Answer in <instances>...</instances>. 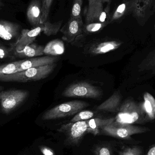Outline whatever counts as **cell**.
Instances as JSON below:
<instances>
[{
	"label": "cell",
	"mask_w": 155,
	"mask_h": 155,
	"mask_svg": "<svg viewBox=\"0 0 155 155\" xmlns=\"http://www.w3.org/2000/svg\"><path fill=\"white\" fill-rule=\"evenodd\" d=\"M114 122L123 124L133 125L148 122L143 108L130 100L125 101L119 107Z\"/></svg>",
	"instance_id": "obj_1"
},
{
	"label": "cell",
	"mask_w": 155,
	"mask_h": 155,
	"mask_svg": "<svg viewBox=\"0 0 155 155\" xmlns=\"http://www.w3.org/2000/svg\"><path fill=\"white\" fill-rule=\"evenodd\" d=\"M84 26L83 20L70 18L60 30L62 39L67 42H73L84 32Z\"/></svg>",
	"instance_id": "obj_10"
},
{
	"label": "cell",
	"mask_w": 155,
	"mask_h": 155,
	"mask_svg": "<svg viewBox=\"0 0 155 155\" xmlns=\"http://www.w3.org/2000/svg\"><path fill=\"white\" fill-rule=\"evenodd\" d=\"M143 109L146 116L148 120L155 118V99L148 93L144 95Z\"/></svg>",
	"instance_id": "obj_21"
},
{
	"label": "cell",
	"mask_w": 155,
	"mask_h": 155,
	"mask_svg": "<svg viewBox=\"0 0 155 155\" xmlns=\"http://www.w3.org/2000/svg\"><path fill=\"white\" fill-rule=\"evenodd\" d=\"M83 0H74L70 18L82 20L81 9Z\"/></svg>",
	"instance_id": "obj_26"
},
{
	"label": "cell",
	"mask_w": 155,
	"mask_h": 155,
	"mask_svg": "<svg viewBox=\"0 0 155 155\" xmlns=\"http://www.w3.org/2000/svg\"><path fill=\"white\" fill-rule=\"evenodd\" d=\"M119 155H143V150L137 146L127 147L122 149L119 152Z\"/></svg>",
	"instance_id": "obj_27"
},
{
	"label": "cell",
	"mask_w": 155,
	"mask_h": 155,
	"mask_svg": "<svg viewBox=\"0 0 155 155\" xmlns=\"http://www.w3.org/2000/svg\"><path fill=\"white\" fill-rule=\"evenodd\" d=\"M40 149L44 155H56L54 151L50 147L46 146H41Z\"/></svg>",
	"instance_id": "obj_31"
},
{
	"label": "cell",
	"mask_w": 155,
	"mask_h": 155,
	"mask_svg": "<svg viewBox=\"0 0 155 155\" xmlns=\"http://www.w3.org/2000/svg\"><path fill=\"white\" fill-rule=\"evenodd\" d=\"M151 11L153 15V14L155 12V0H152Z\"/></svg>",
	"instance_id": "obj_33"
},
{
	"label": "cell",
	"mask_w": 155,
	"mask_h": 155,
	"mask_svg": "<svg viewBox=\"0 0 155 155\" xmlns=\"http://www.w3.org/2000/svg\"><path fill=\"white\" fill-rule=\"evenodd\" d=\"M94 153L95 155H114L111 148L106 145L98 147Z\"/></svg>",
	"instance_id": "obj_29"
},
{
	"label": "cell",
	"mask_w": 155,
	"mask_h": 155,
	"mask_svg": "<svg viewBox=\"0 0 155 155\" xmlns=\"http://www.w3.org/2000/svg\"><path fill=\"white\" fill-rule=\"evenodd\" d=\"M21 60L0 65V81L5 76L17 72Z\"/></svg>",
	"instance_id": "obj_22"
},
{
	"label": "cell",
	"mask_w": 155,
	"mask_h": 155,
	"mask_svg": "<svg viewBox=\"0 0 155 155\" xmlns=\"http://www.w3.org/2000/svg\"><path fill=\"white\" fill-rule=\"evenodd\" d=\"M132 14L138 21L137 5L133 0H123L115 9L110 17V23L122 21L126 16Z\"/></svg>",
	"instance_id": "obj_9"
},
{
	"label": "cell",
	"mask_w": 155,
	"mask_h": 155,
	"mask_svg": "<svg viewBox=\"0 0 155 155\" xmlns=\"http://www.w3.org/2000/svg\"><path fill=\"white\" fill-rule=\"evenodd\" d=\"M3 3L2 2V1H1V0H0V10H1V9H2V7H3Z\"/></svg>",
	"instance_id": "obj_35"
},
{
	"label": "cell",
	"mask_w": 155,
	"mask_h": 155,
	"mask_svg": "<svg viewBox=\"0 0 155 155\" xmlns=\"http://www.w3.org/2000/svg\"><path fill=\"white\" fill-rule=\"evenodd\" d=\"M109 24L108 23L93 22L84 25V32L87 33L97 32L102 30L106 26Z\"/></svg>",
	"instance_id": "obj_24"
},
{
	"label": "cell",
	"mask_w": 155,
	"mask_h": 155,
	"mask_svg": "<svg viewBox=\"0 0 155 155\" xmlns=\"http://www.w3.org/2000/svg\"><path fill=\"white\" fill-rule=\"evenodd\" d=\"M11 56H12V55L11 48H7L0 45V59H4Z\"/></svg>",
	"instance_id": "obj_30"
},
{
	"label": "cell",
	"mask_w": 155,
	"mask_h": 155,
	"mask_svg": "<svg viewBox=\"0 0 155 155\" xmlns=\"http://www.w3.org/2000/svg\"><path fill=\"white\" fill-rule=\"evenodd\" d=\"M29 92L22 89H10L0 92V102L2 112L10 114L21 105L29 96Z\"/></svg>",
	"instance_id": "obj_5"
},
{
	"label": "cell",
	"mask_w": 155,
	"mask_h": 155,
	"mask_svg": "<svg viewBox=\"0 0 155 155\" xmlns=\"http://www.w3.org/2000/svg\"><path fill=\"white\" fill-rule=\"evenodd\" d=\"M42 15V4L41 0H32L27 10V19L29 23L34 27L41 24Z\"/></svg>",
	"instance_id": "obj_14"
},
{
	"label": "cell",
	"mask_w": 155,
	"mask_h": 155,
	"mask_svg": "<svg viewBox=\"0 0 155 155\" xmlns=\"http://www.w3.org/2000/svg\"><path fill=\"white\" fill-rule=\"evenodd\" d=\"M89 105L87 102L78 100L66 102L47 110L43 115L42 119L53 120L73 115Z\"/></svg>",
	"instance_id": "obj_4"
},
{
	"label": "cell",
	"mask_w": 155,
	"mask_h": 155,
	"mask_svg": "<svg viewBox=\"0 0 155 155\" xmlns=\"http://www.w3.org/2000/svg\"><path fill=\"white\" fill-rule=\"evenodd\" d=\"M4 87H3L2 86H0V92H2V91Z\"/></svg>",
	"instance_id": "obj_36"
},
{
	"label": "cell",
	"mask_w": 155,
	"mask_h": 155,
	"mask_svg": "<svg viewBox=\"0 0 155 155\" xmlns=\"http://www.w3.org/2000/svg\"><path fill=\"white\" fill-rule=\"evenodd\" d=\"M146 155H155V144L150 148Z\"/></svg>",
	"instance_id": "obj_32"
},
{
	"label": "cell",
	"mask_w": 155,
	"mask_h": 155,
	"mask_svg": "<svg viewBox=\"0 0 155 155\" xmlns=\"http://www.w3.org/2000/svg\"><path fill=\"white\" fill-rule=\"evenodd\" d=\"M53 0H41L42 15L41 23H43L48 20L50 10Z\"/></svg>",
	"instance_id": "obj_25"
},
{
	"label": "cell",
	"mask_w": 155,
	"mask_h": 155,
	"mask_svg": "<svg viewBox=\"0 0 155 155\" xmlns=\"http://www.w3.org/2000/svg\"><path fill=\"white\" fill-rule=\"evenodd\" d=\"M121 45V43L117 41L103 42L94 45L90 52L94 54H104L117 49Z\"/></svg>",
	"instance_id": "obj_19"
},
{
	"label": "cell",
	"mask_w": 155,
	"mask_h": 155,
	"mask_svg": "<svg viewBox=\"0 0 155 155\" xmlns=\"http://www.w3.org/2000/svg\"><path fill=\"white\" fill-rule=\"evenodd\" d=\"M87 124L86 121L70 123L62 125L58 131L65 136L66 145L77 146L87 133Z\"/></svg>",
	"instance_id": "obj_7"
},
{
	"label": "cell",
	"mask_w": 155,
	"mask_h": 155,
	"mask_svg": "<svg viewBox=\"0 0 155 155\" xmlns=\"http://www.w3.org/2000/svg\"><path fill=\"white\" fill-rule=\"evenodd\" d=\"M121 101V97L120 94L118 92H115L109 98L98 106L97 109L98 111L117 112L120 107L119 105Z\"/></svg>",
	"instance_id": "obj_17"
},
{
	"label": "cell",
	"mask_w": 155,
	"mask_h": 155,
	"mask_svg": "<svg viewBox=\"0 0 155 155\" xmlns=\"http://www.w3.org/2000/svg\"><path fill=\"white\" fill-rule=\"evenodd\" d=\"M151 131L148 127L134 125L123 124L114 121L101 128L100 133L106 135L123 139H128L134 135L143 134Z\"/></svg>",
	"instance_id": "obj_3"
},
{
	"label": "cell",
	"mask_w": 155,
	"mask_h": 155,
	"mask_svg": "<svg viewBox=\"0 0 155 155\" xmlns=\"http://www.w3.org/2000/svg\"><path fill=\"white\" fill-rule=\"evenodd\" d=\"M93 112L90 111H81L77 113L71 120V123H75L79 121H84L90 119L94 116Z\"/></svg>",
	"instance_id": "obj_28"
},
{
	"label": "cell",
	"mask_w": 155,
	"mask_h": 155,
	"mask_svg": "<svg viewBox=\"0 0 155 155\" xmlns=\"http://www.w3.org/2000/svg\"><path fill=\"white\" fill-rule=\"evenodd\" d=\"M12 55L16 57H32L41 56L44 54L42 46L31 44L25 46H15L11 45Z\"/></svg>",
	"instance_id": "obj_11"
},
{
	"label": "cell",
	"mask_w": 155,
	"mask_h": 155,
	"mask_svg": "<svg viewBox=\"0 0 155 155\" xmlns=\"http://www.w3.org/2000/svg\"><path fill=\"white\" fill-rule=\"evenodd\" d=\"M20 25L9 21H0V38L5 41H10L19 35Z\"/></svg>",
	"instance_id": "obj_15"
},
{
	"label": "cell",
	"mask_w": 155,
	"mask_h": 155,
	"mask_svg": "<svg viewBox=\"0 0 155 155\" xmlns=\"http://www.w3.org/2000/svg\"><path fill=\"white\" fill-rule=\"evenodd\" d=\"M137 5L138 19L137 22L143 25L153 15L151 11L152 0H133Z\"/></svg>",
	"instance_id": "obj_16"
},
{
	"label": "cell",
	"mask_w": 155,
	"mask_h": 155,
	"mask_svg": "<svg viewBox=\"0 0 155 155\" xmlns=\"http://www.w3.org/2000/svg\"><path fill=\"white\" fill-rule=\"evenodd\" d=\"M43 31L42 24L31 30L23 29L17 41L12 45L15 46H25L30 45L33 43L36 37Z\"/></svg>",
	"instance_id": "obj_13"
},
{
	"label": "cell",
	"mask_w": 155,
	"mask_h": 155,
	"mask_svg": "<svg viewBox=\"0 0 155 155\" xmlns=\"http://www.w3.org/2000/svg\"><path fill=\"white\" fill-rule=\"evenodd\" d=\"M104 3L102 1L88 2V5L84 11L86 24L93 22L108 23L110 24V4L104 8Z\"/></svg>",
	"instance_id": "obj_6"
},
{
	"label": "cell",
	"mask_w": 155,
	"mask_h": 155,
	"mask_svg": "<svg viewBox=\"0 0 155 155\" xmlns=\"http://www.w3.org/2000/svg\"><path fill=\"white\" fill-rule=\"evenodd\" d=\"M114 120V118L103 119L96 118L86 120L87 126V133H90L94 136L100 134L101 128L112 124Z\"/></svg>",
	"instance_id": "obj_18"
},
{
	"label": "cell",
	"mask_w": 155,
	"mask_h": 155,
	"mask_svg": "<svg viewBox=\"0 0 155 155\" xmlns=\"http://www.w3.org/2000/svg\"><path fill=\"white\" fill-rule=\"evenodd\" d=\"M59 60V57L57 56H45L21 60L20 66L17 69V72L22 71L33 67L56 63Z\"/></svg>",
	"instance_id": "obj_12"
},
{
	"label": "cell",
	"mask_w": 155,
	"mask_h": 155,
	"mask_svg": "<svg viewBox=\"0 0 155 155\" xmlns=\"http://www.w3.org/2000/svg\"><path fill=\"white\" fill-rule=\"evenodd\" d=\"M56 63L30 68L25 71L5 76L1 81L25 83L36 81L46 78L52 73Z\"/></svg>",
	"instance_id": "obj_2"
},
{
	"label": "cell",
	"mask_w": 155,
	"mask_h": 155,
	"mask_svg": "<svg viewBox=\"0 0 155 155\" xmlns=\"http://www.w3.org/2000/svg\"><path fill=\"white\" fill-rule=\"evenodd\" d=\"M102 95L101 90L87 82H79L68 86L63 92L65 97H83L97 98Z\"/></svg>",
	"instance_id": "obj_8"
},
{
	"label": "cell",
	"mask_w": 155,
	"mask_h": 155,
	"mask_svg": "<svg viewBox=\"0 0 155 155\" xmlns=\"http://www.w3.org/2000/svg\"></svg>",
	"instance_id": "obj_37"
},
{
	"label": "cell",
	"mask_w": 155,
	"mask_h": 155,
	"mask_svg": "<svg viewBox=\"0 0 155 155\" xmlns=\"http://www.w3.org/2000/svg\"><path fill=\"white\" fill-rule=\"evenodd\" d=\"M102 1L104 3H111V0H88V2H93V1Z\"/></svg>",
	"instance_id": "obj_34"
},
{
	"label": "cell",
	"mask_w": 155,
	"mask_h": 155,
	"mask_svg": "<svg viewBox=\"0 0 155 155\" xmlns=\"http://www.w3.org/2000/svg\"><path fill=\"white\" fill-rule=\"evenodd\" d=\"M62 21H59L51 23L49 20L42 23L43 32L47 36L55 35L60 31Z\"/></svg>",
	"instance_id": "obj_23"
},
{
	"label": "cell",
	"mask_w": 155,
	"mask_h": 155,
	"mask_svg": "<svg viewBox=\"0 0 155 155\" xmlns=\"http://www.w3.org/2000/svg\"><path fill=\"white\" fill-rule=\"evenodd\" d=\"M64 45L60 40L55 39L49 42L44 49V53L46 55L57 56L61 55L64 52Z\"/></svg>",
	"instance_id": "obj_20"
}]
</instances>
